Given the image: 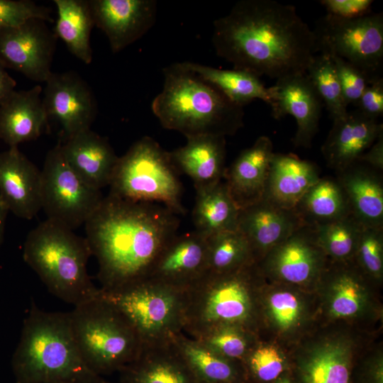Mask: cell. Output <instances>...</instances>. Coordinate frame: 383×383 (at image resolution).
Masks as SVG:
<instances>
[{"label":"cell","mask_w":383,"mask_h":383,"mask_svg":"<svg viewBox=\"0 0 383 383\" xmlns=\"http://www.w3.org/2000/svg\"><path fill=\"white\" fill-rule=\"evenodd\" d=\"M216 55L234 69L277 80L304 74L316 52L312 30L294 6L241 0L213 22Z\"/></svg>","instance_id":"1"},{"label":"cell","mask_w":383,"mask_h":383,"mask_svg":"<svg viewBox=\"0 0 383 383\" xmlns=\"http://www.w3.org/2000/svg\"><path fill=\"white\" fill-rule=\"evenodd\" d=\"M84 225L100 289L112 290L150 278L160 254L177 235L179 218L162 204L108 194Z\"/></svg>","instance_id":"2"},{"label":"cell","mask_w":383,"mask_h":383,"mask_svg":"<svg viewBox=\"0 0 383 383\" xmlns=\"http://www.w3.org/2000/svg\"><path fill=\"white\" fill-rule=\"evenodd\" d=\"M162 91L152 102L162 126L187 138L233 135L243 126L244 110L216 87L175 62L163 69Z\"/></svg>","instance_id":"3"},{"label":"cell","mask_w":383,"mask_h":383,"mask_svg":"<svg viewBox=\"0 0 383 383\" xmlns=\"http://www.w3.org/2000/svg\"><path fill=\"white\" fill-rule=\"evenodd\" d=\"M11 368L16 383H82L99 376L79 352L70 313L45 311L34 303L24 320Z\"/></svg>","instance_id":"4"},{"label":"cell","mask_w":383,"mask_h":383,"mask_svg":"<svg viewBox=\"0 0 383 383\" xmlns=\"http://www.w3.org/2000/svg\"><path fill=\"white\" fill-rule=\"evenodd\" d=\"M91 255L85 238L48 219L29 232L23 249V260L49 292L74 306L97 298L100 293L87 272Z\"/></svg>","instance_id":"5"},{"label":"cell","mask_w":383,"mask_h":383,"mask_svg":"<svg viewBox=\"0 0 383 383\" xmlns=\"http://www.w3.org/2000/svg\"><path fill=\"white\" fill-rule=\"evenodd\" d=\"M257 263L223 274L207 272L184 292L183 331L197 338L219 327L249 331L255 313Z\"/></svg>","instance_id":"6"},{"label":"cell","mask_w":383,"mask_h":383,"mask_svg":"<svg viewBox=\"0 0 383 383\" xmlns=\"http://www.w3.org/2000/svg\"><path fill=\"white\" fill-rule=\"evenodd\" d=\"M69 313L79 352L96 374L102 377L118 372L139 354L142 343L137 333L100 295L74 306Z\"/></svg>","instance_id":"7"},{"label":"cell","mask_w":383,"mask_h":383,"mask_svg":"<svg viewBox=\"0 0 383 383\" xmlns=\"http://www.w3.org/2000/svg\"><path fill=\"white\" fill-rule=\"evenodd\" d=\"M170 152L149 136L135 141L118 157L110 195L132 201L160 204L183 215L182 184Z\"/></svg>","instance_id":"8"},{"label":"cell","mask_w":383,"mask_h":383,"mask_svg":"<svg viewBox=\"0 0 383 383\" xmlns=\"http://www.w3.org/2000/svg\"><path fill=\"white\" fill-rule=\"evenodd\" d=\"M99 295L126 318L142 345L167 343L183 333V291L149 278L112 290L100 289Z\"/></svg>","instance_id":"9"},{"label":"cell","mask_w":383,"mask_h":383,"mask_svg":"<svg viewBox=\"0 0 383 383\" xmlns=\"http://www.w3.org/2000/svg\"><path fill=\"white\" fill-rule=\"evenodd\" d=\"M313 32L316 52L343 59L366 74L370 80L382 77V13L350 19L326 14L318 21Z\"/></svg>","instance_id":"10"},{"label":"cell","mask_w":383,"mask_h":383,"mask_svg":"<svg viewBox=\"0 0 383 383\" xmlns=\"http://www.w3.org/2000/svg\"><path fill=\"white\" fill-rule=\"evenodd\" d=\"M41 179V209L47 219L72 231L85 224L104 198L101 190L88 185L70 167L60 143L48 152Z\"/></svg>","instance_id":"11"},{"label":"cell","mask_w":383,"mask_h":383,"mask_svg":"<svg viewBox=\"0 0 383 383\" xmlns=\"http://www.w3.org/2000/svg\"><path fill=\"white\" fill-rule=\"evenodd\" d=\"M57 38L39 18L0 29V63L27 78L45 82L51 71Z\"/></svg>","instance_id":"12"},{"label":"cell","mask_w":383,"mask_h":383,"mask_svg":"<svg viewBox=\"0 0 383 383\" xmlns=\"http://www.w3.org/2000/svg\"><path fill=\"white\" fill-rule=\"evenodd\" d=\"M45 83L43 101L48 119L60 126L65 140L89 129L97 103L89 84L73 71L52 72Z\"/></svg>","instance_id":"13"},{"label":"cell","mask_w":383,"mask_h":383,"mask_svg":"<svg viewBox=\"0 0 383 383\" xmlns=\"http://www.w3.org/2000/svg\"><path fill=\"white\" fill-rule=\"evenodd\" d=\"M94 26L106 35L111 51L118 52L143 36L154 25V0H89Z\"/></svg>","instance_id":"14"},{"label":"cell","mask_w":383,"mask_h":383,"mask_svg":"<svg viewBox=\"0 0 383 383\" xmlns=\"http://www.w3.org/2000/svg\"><path fill=\"white\" fill-rule=\"evenodd\" d=\"M306 225L296 210L265 199L239 210L238 231L248 240L257 262Z\"/></svg>","instance_id":"15"},{"label":"cell","mask_w":383,"mask_h":383,"mask_svg":"<svg viewBox=\"0 0 383 383\" xmlns=\"http://www.w3.org/2000/svg\"><path fill=\"white\" fill-rule=\"evenodd\" d=\"M272 87V116L280 119L292 116L297 128L292 139L295 147L309 148L318 130L322 101L305 74L277 80Z\"/></svg>","instance_id":"16"},{"label":"cell","mask_w":383,"mask_h":383,"mask_svg":"<svg viewBox=\"0 0 383 383\" xmlns=\"http://www.w3.org/2000/svg\"><path fill=\"white\" fill-rule=\"evenodd\" d=\"M41 171L18 146L0 152V200L16 216L30 220L41 206Z\"/></svg>","instance_id":"17"},{"label":"cell","mask_w":383,"mask_h":383,"mask_svg":"<svg viewBox=\"0 0 383 383\" xmlns=\"http://www.w3.org/2000/svg\"><path fill=\"white\" fill-rule=\"evenodd\" d=\"M323 254L316 241L312 227L304 226L263 257L265 270L286 282L307 284L319 276Z\"/></svg>","instance_id":"18"},{"label":"cell","mask_w":383,"mask_h":383,"mask_svg":"<svg viewBox=\"0 0 383 383\" xmlns=\"http://www.w3.org/2000/svg\"><path fill=\"white\" fill-rule=\"evenodd\" d=\"M207 270L206 239L194 231L177 235L165 247L150 279L184 292Z\"/></svg>","instance_id":"19"},{"label":"cell","mask_w":383,"mask_h":383,"mask_svg":"<svg viewBox=\"0 0 383 383\" xmlns=\"http://www.w3.org/2000/svg\"><path fill=\"white\" fill-rule=\"evenodd\" d=\"M383 134V125L359 110L348 111L333 121L321 152L328 167L336 172L356 162Z\"/></svg>","instance_id":"20"},{"label":"cell","mask_w":383,"mask_h":383,"mask_svg":"<svg viewBox=\"0 0 383 383\" xmlns=\"http://www.w3.org/2000/svg\"><path fill=\"white\" fill-rule=\"evenodd\" d=\"M273 154L270 138L260 136L226 168L224 182L239 210L262 199Z\"/></svg>","instance_id":"21"},{"label":"cell","mask_w":383,"mask_h":383,"mask_svg":"<svg viewBox=\"0 0 383 383\" xmlns=\"http://www.w3.org/2000/svg\"><path fill=\"white\" fill-rule=\"evenodd\" d=\"M60 150L70 167L88 185L99 190L109 186L119 157L106 138L87 129L60 143Z\"/></svg>","instance_id":"22"},{"label":"cell","mask_w":383,"mask_h":383,"mask_svg":"<svg viewBox=\"0 0 383 383\" xmlns=\"http://www.w3.org/2000/svg\"><path fill=\"white\" fill-rule=\"evenodd\" d=\"M121 383H201L171 341L142 345L118 372Z\"/></svg>","instance_id":"23"},{"label":"cell","mask_w":383,"mask_h":383,"mask_svg":"<svg viewBox=\"0 0 383 383\" xmlns=\"http://www.w3.org/2000/svg\"><path fill=\"white\" fill-rule=\"evenodd\" d=\"M187 140L184 146L170 152L178 172L191 178L196 191L222 181L226 170V137L199 135Z\"/></svg>","instance_id":"24"},{"label":"cell","mask_w":383,"mask_h":383,"mask_svg":"<svg viewBox=\"0 0 383 383\" xmlns=\"http://www.w3.org/2000/svg\"><path fill=\"white\" fill-rule=\"evenodd\" d=\"M42 87L14 91L0 106V138L9 147L36 140L48 123Z\"/></svg>","instance_id":"25"},{"label":"cell","mask_w":383,"mask_h":383,"mask_svg":"<svg viewBox=\"0 0 383 383\" xmlns=\"http://www.w3.org/2000/svg\"><path fill=\"white\" fill-rule=\"evenodd\" d=\"M321 178L312 162L292 154H273L262 199L294 209L304 194Z\"/></svg>","instance_id":"26"},{"label":"cell","mask_w":383,"mask_h":383,"mask_svg":"<svg viewBox=\"0 0 383 383\" xmlns=\"http://www.w3.org/2000/svg\"><path fill=\"white\" fill-rule=\"evenodd\" d=\"M378 172L359 161L337 172L351 213L364 227H383V184Z\"/></svg>","instance_id":"27"},{"label":"cell","mask_w":383,"mask_h":383,"mask_svg":"<svg viewBox=\"0 0 383 383\" xmlns=\"http://www.w3.org/2000/svg\"><path fill=\"white\" fill-rule=\"evenodd\" d=\"M238 214L239 209L224 181L196 191L192 221L194 231L204 238L222 232L236 231Z\"/></svg>","instance_id":"28"},{"label":"cell","mask_w":383,"mask_h":383,"mask_svg":"<svg viewBox=\"0 0 383 383\" xmlns=\"http://www.w3.org/2000/svg\"><path fill=\"white\" fill-rule=\"evenodd\" d=\"M182 65L209 83L234 104L244 107L255 99H260L272 105V87H266L259 77L237 69L223 70L189 61Z\"/></svg>","instance_id":"29"},{"label":"cell","mask_w":383,"mask_h":383,"mask_svg":"<svg viewBox=\"0 0 383 383\" xmlns=\"http://www.w3.org/2000/svg\"><path fill=\"white\" fill-rule=\"evenodd\" d=\"M57 18L53 32L68 50L85 64L92 61L91 32L94 26L87 0H54Z\"/></svg>","instance_id":"30"},{"label":"cell","mask_w":383,"mask_h":383,"mask_svg":"<svg viewBox=\"0 0 383 383\" xmlns=\"http://www.w3.org/2000/svg\"><path fill=\"white\" fill-rule=\"evenodd\" d=\"M294 209L307 226L345 218L351 214L348 198L336 179L320 178L304 194Z\"/></svg>","instance_id":"31"},{"label":"cell","mask_w":383,"mask_h":383,"mask_svg":"<svg viewBox=\"0 0 383 383\" xmlns=\"http://www.w3.org/2000/svg\"><path fill=\"white\" fill-rule=\"evenodd\" d=\"M173 343L201 383H240L235 361L223 357L183 333L174 338Z\"/></svg>","instance_id":"32"},{"label":"cell","mask_w":383,"mask_h":383,"mask_svg":"<svg viewBox=\"0 0 383 383\" xmlns=\"http://www.w3.org/2000/svg\"><path fill=\"white\" fill-rule=\"evenodd\" d=\"M350 347L332 340L316 347L301 367L302 383H350Z\"/></svg>","instance_id":"33"},{"label":"cell","mask_w":383,"mask_h":383,"mask_svg":"<svg viewBox=\"0 0 383 383\" xmlns=\"http://www.w3.org/2000/svg\"><path fill=\"white\" fill-rule=\"evenodd\" d=\"M206 239L209 272L228 273L256 262L248 240L238 230L219 233Z\"/></svg>","instance_id":"34"},{"label":"cell","mask_w":383,"mask_h":383,"mask_svg":"<svg viewBox=\"0 0 383 383\" xmlns=\"http://www.w3.org/2000/svg\"><path fill=\"white\" fill-rule=\"evenodd\" d=\"M311 227L318 246L324 253L338 260H348L355 254L364 228L352 213Z\"/></svg>","instance_id":"35"},{"label":"cell","mask_w":383,"mask_h":383,"mask_svg":"<svg viewBox=\"0 0 383 383\" xmlns=\"http://www.w3.org/2000/svg\"><path fill=\"white\" fill-rule=\"evenodd\" d=\"M333 121L348 113L335 67L331 57L324 53L315 55L305 73Z\"/></svg>","instance_id":"36"},{"label":"cell","mask_w":383,"mask_h":383,"mask_svg":"<svg viewBox=\"0 0 383 383\" xmlns=\"http://www.w3.org/2000/svg\"><path fill=\"white\" fill-rule=\"evenodd\" d=\"M330 313L335 318H350L358 314L365 302V290L357 274L343 269L331 275Z\"/></svg>","instance_id":"37"},{"label":"cell","mask_w":383,"mask_h":383,"mask_svg":"<svg viewBox=\"0 0 383 383\" xmlns=\"http://www.w3.org/2000/svg\"><path fill=\"white\" fill-rule=\"evenodd\" d=\"M195 339L223 357L235 362L243 361L251 350L248 331L233 326L217 328Z\"/></svg>","instance_id":"38"},{"label":"cell","mask_w":383,"mask_h":383,"mask_svg":"<svg viewBox=\"0 0 383 383\" xmlns=\"http://www.w3.org/2000/svg\"><path fill=\"white\" fill-rule=\"evenodd\" d=\"M243 361L252 377L264 382L276 379L284 367L282 355L271 345H260L251 349Z\"/></svg>","instance_id":"39"},{"label":"cell","mask_w":383,"mask_h":383,"mask_svg":"<svg viewBox=\"0 0 383 383\" xmlns=\"http://www.w3.org/2000/svg\"><path fill=\"white\" fill-rule=\"evenodd\" d=\"M50 8L30 0H0V29L17 27L31 18L54 23Z\"/></svg>","instance_id":"40"},{"label":"cell","mask_w":383,"mask_h":383,"mask_svg":"<svg viewBox=\"0 0 383 383\" xmlns=\"http://www.w3.org/2000/svg\"><path fill=\"white\" fill-rule=\"evenodd\" d=\"M355 255L368 274L380 278L383 271V227H364Z\"/></svg>","instance_id":"41"},{"label":"cell","mask_w":383,"mask_h":383,"mask_svg":"<svg viewBox=\"0 0 383 383\" xmlns=\"http://www.w3.org/2000/svg\"><path fill=\"white\" fill-rule=\"evenodd\" d=\"M267 308L273 321L284 331L295 327L302 314L299 299L287 290L276 291L270 294L267 299Z\"/></svg>","instance_id":"42"},{"label":"cell","mask_w":383,"mask_h":383,"mask_svg":"<svg viewBox=\"0 0 383 383\" xmlns=\"http://www.w3.org/2000/svg\"><path fill=\"white\" fill-rule=\"evenodd\" d=\"M329 56L335 65L345 104L347 106L351 104L356 105L370 79L343 59Z\"/></svg>","instance_id":"43"},{"label":"cell","mask_w":383,"mask_h":383,"mask_svg":"<svg viewBox=\"0 0 383 383\" xmlns=\"http://www.w3.org/2000/svg\"><path fill=\"white\" fill-rule=\"evenodd\" d=\"M365 115L377 119L383 114V79L382 77L370 81L356 104Z\"/></svg>","instance_id":"44"},{"label":"cell","mask_w":383,"mask_h":383,"mask_svg":"<svg viewBox=\"0 0 383 383\" xmlns=\"http://www.w3.org/2000/svg\"><path fill=\"white\" fill-rule=\"evenodd\" d=\"M321 4L331 16L345 19L356 18L371 12L372 0H322Z\"/></svg>","instance_id":"45"},{"label":"cell","mask_w":383,"mask_h":383,"mask_svg":"<svg viewBox=\"0 0 383 383\" xmlns=\"http://www.w3.org/2000/svg\"><path fill=\"white\" fill-rule=\"evenodd\" d=\"M372 169L380 172L383 170V134L363 153L359 160Z\"/></svg>","instance_id":"46"},{"label":"cell","mask_w":383,"mask_h":383,"mask_svg":"<svg viewBox=\"0 0 383 383\" xmlns=\"http://www.w3.org/2000/svg\"><path fill=\"white\" fill-rule=\"evenodd\" d=\"M16 81L6 72L0 63V106L15 91Z\"/></svg>","instance_id":"47"},{"label":"cell","mask_w":383,"mask_h":383,"mask_svg":"<svg viewBox=\"0 0 383 383\" xmlns=\"http://www.w3.org/2000/svg\"><path fill=\"white\" fill-rule=\"evenodd\" d=\"M8 212V209L0 200V245L3 243L4 241L5 223Z\"/></svg>","instance_id":"48"},{"label":"cell","mask_w":383,"mask_h":383,"mask_svg":"<svg viewBox=\"0 0 383 383\" xmlns=\"http://www.w3.org/2000/svg\"><path fill=\"white\" fill-rule=\"evenodd\" d=\"M82 383H111L106 380H105L103 377H101V376H98L91 380H89V381H87V382H82Z\"/></svg>","instance_id":"49"},{"label":"cell","mask_w":383,"mask_h":383,"mask_svg":"<svg viewBox=\"0 0 383 383\" xmlns=\"http://www.w3.org/2000/svg\"><path fill=\"white\" fill-rule=\"evenodd\" d=\"M276 383H292V382L287 377L282 376L278 378Z\"/></svg>","instance_id":"50"}]
</instances>
